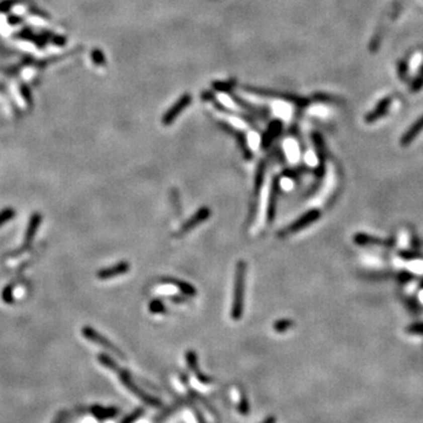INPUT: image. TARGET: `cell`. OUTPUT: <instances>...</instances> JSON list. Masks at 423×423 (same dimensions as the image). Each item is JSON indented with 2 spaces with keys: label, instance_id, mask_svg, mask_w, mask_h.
<instances>
[{
  "label": "cell",
  "instance_id": "1",
  "mask_svg": "<svg viewBox=\"0 0 423 423\" xmlns=\"http://www.w3.org/2000/svg\"><path fill=\"white\" fill-rule=\"evenodd\" d=\"M246 276H247L246 261L239 260L235 266L233 300H232V307H230V317H232L234 321H239L243 315L244 291H246Z\"/></svg>",
  "mask_w": 423,
  "mask_h": 423
},
{
  "label": "cell",
  "instance_id": "2",
  "mask_svg": "<svg viewBox=\"0 0 423 423\" xmlns=\"http://www.w3.org/2000/svg\"><path fill=\"white\" fill-rule=\"evenodd\" d=\"M98 361H99L104 367H106V368L113 370V372L117 373L119 375V379H120L122 383H124V386L127 388V389L131 390L132 393L135 395V396L141 398V400L144 401L145 403H147L149 405H154V407H159V405L161 404L159 402V400H156L155 397H152L151 395L146 394L144 390L140 389V388L132 381L131 375H129V374L126 372V370L121 369L120 367L117 365V362L113 361V360H112L110 356L106 355V354H99V355H98Z\"/></svg>",
  "mask_w": 423,
  "mask_h": 423
},
{
  "label": "cell",
  "instance_id": "3",
  "mask_svg": "<svg viewBox=\"0 0 423 423\" xmlns=\"http://www.w3.org/2000/svg\"><path fill=\"white\" fill-rule=\"evenodd\" d=\"M321 213L319 209H312V211L306 212L305 214L300 216L299 219H296L294 222L289 223L287 227H285L284 229H281L278 233V236L280 239H285V237H288L293 235V234L300 232V230L305 229L309 225H312L315 221H317L320 218Z\"/></svg>",
  "mask_w": 423,
  "mask_h": 423
},
{
  "label": "cell",
  "instance_id": "4",
  "mask_svg": "<svg viewBox=\"0 0 423 423\" xmlns=\"http://www.w3.org/2000/svg\"><path fill=\"white\" fill-rule=\"evenodd\" d=\"M81 334L83 335V337L87 339L89 341L93 342V344H96L98 346H101L103 348L107 349V351H110L111 353H113V354L115 356H118L119 359L126 360V356H125L124 353H122L120 349H119L114 344H112V342L108 340L106 336H104L103 334H100L99 331L94 329V328L90 327V326L82 327Z\"/></svg>",
  "mask_w": 423,
  "mask_h": 423
},
{
  "label": "cell",
  "instance_id": "5",
  "mask_svg": "<svg viewBox=\"0 0 423 423\" xmlns=\"http://www.w3.org/2000/svg\"><path fill=\"white\" fill-rule=\"evenodd\" d=\"M212 212H211V208L207 207V206H204V207H201L199 211H197L194 213L193 215L191 216L190 219L186 220L183 223V226L180 227V229L178 230L177 235L178 236H183L185 234L190 233L193 230L194 228H197L199 225H201L202 222L207 221L209 219V216H211Z\"/></svg>",
  "mask_w": 423,
  "mask_h": 423
},
{
  "label": "cell",
  "instance_id": "6",
  "mask_svg": "<svg viewBox=\"0 0 423 423\" xmlns=\"http://www.w3.org/2000/svg\"><path fill=\"white\" fill-rule=\"evenodd\" d=\"M280 192V179L275 177L272 180L271 190H269V197H268V204H267V222L272 223L275 219L276 214V205H278V197Z\"/></svg>",
  "mask_w": 423,
  "mask_h": 423
},
{
  "label": "cell",
  "instance_id": "7",
  "mask_svg": "<svg viewBox=\"0 0 423 423\" xmlns=\"http://www.w3.org/2000/svg\"><path fill=\"white\" fill-rule=\"evenodd\" d=\"M129 269H131V265H129L128 261H120L118 262L117 265L111 266V267L100 269V271L98 272L97 276L98 279L100 280L113 279L117 278V276L125 275L126 273L129 272Z\"/></svg>",
  "mask_w": 423,
  "mask_h": 423
},
{
  "label": "cell",
  "instance_id": "8",
  "mask_svg": "<svg viewBox=\"0 0 423 423\" xmlns=\"http://www.w3.org/2000/svg\"><path fill=\"white\" fill-rule=\"evenodd\" d=\"M162 284H166V285H172L174 287H177L178 289H180V292L183 293L184 295L186 296H197L198 292L197 289L193 285L188 284L186 281H183V280H179V279H176V278H162L161 279Z\"/></svg>",
  "mask_w": 423,
  "mask_h": 423
},
{
  "label": "cell",
  "instance_id": "9",
  "mask_svg": "<svg viewBox=\"0 0 423 423\" xmlns=\"http://www.w3.org/2000/svg\"><path fill=\"white\" fill-rule=\"evenodd\" d=\"M41 223V215L39 213H34V214L31 216V220L29 222V227H27V230L25 233V239H24V248L23 249H26L27 247H30L31 242L34 239V235H36L38 228H39Z\"/></svg>",
  "mask_w": 423,
  "mask_h": 423
},
{
  "label": "cell",
  "instance_id": "10",
  "mask_svg": "<svg viewBox=\"0 0 423 423\" xmlns=\"http://www.w3.org/2000/svg\"><path fill=\"white\" fill-rule=\"evenodd\" d=\"M186 361L188 363V366L191 367V370L195 374V376L198 377L200 382H202V383H209V382H211L212 380L209 379V377L205 376L204 374H202L200 372V370H199V368H198V367H199L198 366V356H197V354H195V353L193 351H188L186 353Z\"/></svg>",
  "mask_w": 423,
  "mask_h": 423
},
{
  "label": "cell",
  "instance_id": "11",
  "mask_svg": "<svg viewBox=\"0 0 423 423\" xmlns=\"http://www.w3.org/2000/svg\"><path fill=\"white\" fill-rule=\"evenodd\" d=\"M266 170H267V163H266V160H262V161L259 163L257 173H255V177H254V192L257 197L259 195V193H260L262 185H264Z\"/></svg>",
  "mask_w": 423,
  "mask_h": 423
},
{
  "label": "cell",
  "instance_id": "12",
  "mask_svg": "<svg viewBox=\"0 0 423 423\" xmlns=\"http://www.w3.org/2000/svg\"><path fill=\"white\" fill-rule=\"evenodd\" d=\"M294 326V322H293L292 320H288V319H282V320H279L276 321V322L273 324V327H274V330L278 331V333H285V331H287L289 328Z\"/></svg>",
  "mask_w": 423,
  "mask_h": 423
},
{
  "label": "cell",
  "instance_id": "13",
  "mask_svg": "<svg viewBox=\"0 0 423 423\" xmlns=\"http://www.w3.org/2000/svg\"><path fill=\"white\" fill-rule=\"evenodd\" d=\"M149 308V312L151 313H154V314H163L166 313V307L163 305V302L161 300H153V301L149 303L148 306Z\"/></svg>",
  "mask_w": 423,
  "mask_h": 423
},
{
  "label": "cell",
  "instance_id": "14",
  "mask_svg": "<svg viewBox=\"0 0 423 423\" xmlns=\"http://www.w3.org/2000/svg\"><path fill=\"white\" fill-rule=\"evenodd\" d=\"M15 215H16V212H15V209H12V208H5L4 211L0 212V227L4 225V223L9 222L10 220H12L13 218H15Z\"/></svg>",
  "mask_w": 423,
  "mask_h": 423
},
{
  "label": "cell",
  "instance_id": "15",
  "mask_svg": "<svg viewBox=\"0 0 423 423\" xmlns=\"http://www.w3.org/2000/svg\"><path fill=\"white\" fill-rule=\"evenodd\" d=\"M93 412L96 414L97 416H99V417H108V416H113L115 415V412L117 410L115 409H106V408H100V407H96L93 409Z\"/></svg>",
  "mask_w": 423,
  "mask_h": 423
},
{
  "label": "cell",
  "instance_id": "16",
  "mask_svg": "<svg viewBox=\"0 0 423 423\" xmlns=\"http://www.w3.org/2000/svg\"><path fill=\"white\" fill-rule=\"evenodd\" d=\"M3 299L6 303H12L13 298H12V287H6L4 293H3Z\"/></svg>",
  "mask_w": 423,
  "mask_h": 423
},
{
  "label": "cell",
  "instance_id": "17",
  "mask_svg": "<svg viewBox=\"0 0 423 423\" xmlns=\"http://www.w3.org/2000/svg\"><path fill=\"white\" fill-rule=\"evenodd\" d=\"M141 412H142V410H138V411H135V412H134V414H133V415H131V416H129V417H128V418H126V419H125V421H124V422H122V423H132L133 421H135V419L139 417V416H140V414H141Z\"/></svg>",
  "mask_w": 423,
  "mask_h": 423
},
{
  "label": "cell",
  "instance_id": "18",
  "mask_svg": "<svg viewBox=\"0 0 423 423\" xmlns=\"http://www.w3.org/2000/svg\"><path fill=\"white\" fill-rule=\"evenodd\" d=\"M185 296H186V295H185ZM185 296H179V295L172 296V298H171V300H172V301L176 302V303H180V302H184L185 300H186V298H185Z\"/></svg>",
  "mask_w": 423,
  "mask_h": 423
},
{
  "label": "cell",
  "instance_id": "19",
  "mask_svg": "<svg viewBox=\"0 0 423 423\" xmlns=\"http://www.w3.org/2000/svg\"><path fill=\"white\" fill-rule=\"evenodd\" d=\"M276 422V419H275V417H273V416H271V417H268V418H266L265 421H262L261 423H275Z\"/></svg>",
  "mask_w": 423,
  "mask_h": 423
}]
</instances>
